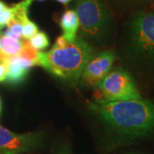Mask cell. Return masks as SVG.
<instances>
[{"mask_svg":"<svg viewBox=\"0 0 154 154\" xmlns=\"http://www.w3.org/2000/svg\"><path fill=\"white\" fill-rule=\"evenodd\" d=\"M22 33H23V24L18 21L13 20L7 26V30L5 34L18 39H22L23 38Z\"/></svg>","mask_w":154,"mask_h":154,"instance_id":"cell-12","label":"cell"},{"mask_svg":"<svg viewBox=\"0 0 154 154\" xmlns=\"http://www.w3.org/2000/svg\"><path fill=\"white\" fill-rule=\"evenodd\" d=\"M58 154H71L68 150L66 149H63V150H61L60 152H59V153Z\"/></svg>","mask_w":154,"mask_h":154,"instance_id":"cell-20","label":"cell"},{"mask_svg":"<svg viewBox=\"0 0 154 154\" xmlns=\"http://www.w3.org/2000/svg\"><path fill=\"white\" fill-rule=\"evenodd\" d=\"M7 58H8V57H7L6 56H5L3 53H1V52H0V63H4V62H5Z\"/></svg>","mask_w":154,"mask_h":154,"instance_id":"cell-19","label":"cell"},{"mask_svg":"<svg viewBox=\"0 0 154 154\" xmlns=\"http://www.w3.org/2000/svg\"><path fill=\"white\" fill-rule=\"evenodd\" d=\"M7 78V65L5 62L0 63V82H4Z\"/></svg>","mask_w":154,"mask_h":154,"instance_id":"cell-16","label":"cell"},{"mask_svg":"<svg viewBox=\"0 0 154 154\" xmlns=\"http://www.w3.org/2000/svg\"><path fill=\"white\" fill-rule=\"evenodd\" d=\"M15 6H7L3 11L0 12V28L3 29L7 27L15 17Z\"/></svg>","mask_w":154,"mask_h":154,"instance_id":"cell-13","label":"cell"},{"mask_svg":"<svg viewBox=\"0 0 154 154\" xmlns=\"http://www.w3.org/2000/svg\"><path fill=\"white\" fill-rule=\"evenodd\" d=\"M89 109L116 132L127 137L146 135L154 130V103L135 99L88 102Z\"/></svg>","mask_w":154,"mask_h":154,"instance_id":"cell-1","label":"cell"},{"mask_svg":"<svg viewBox=\"0 0 154 154\" xmlns=\"http://www.w3.org/2000/svg\"><path fill=\"white\" fill-rule=\"evenodd\" d=\"M38 32V28L35 22L30 21L29 19L23 23V33L22 36L24 39H30Z\"/></svg>","mask_w":154,"mask_h":154,"instance_id":"cell-15","label":"cell"},{"mask_svg":"<svg viewBox=\"0 0 154 154\" xmlns=\"http://www.w3.org/2000/svg\"><path fill=\"white\" fill-rule=\"evenodd\" d=\"M25 41L13 38L5 33L0 35V52L7 57L18 56L22 51Z\"/></svg>","mask_w":154,"mask_h":154,"instance_id":"cell-10","label":"cell"},{"mask_svg":"<svg viewBox=\"0 0 154 154\" xmlns=\"http://www.w3.org/2000/svg\"><path fill=\"white\" fill-rule=\"evenodd\" d=\"M57 2H58V3H60L62 5H67L68 4H69L70 2H71L72 0H55Z\"/></svg>","mask_w":154,"mask_h":154,"instance_id":"cell-17","label":"cell"},{"mask_svg":"<svg viewBox=\"0 0 154 154\" xmlns=\"http://www.w3.org/2000/svg\"><path fill=\"white\" fill-rule=\"evenodd\" d=\"M30 45L38 51L45 50L50 45V40L47 34L45 32H39L33 35L30 39H28Z\"/></svg>","mask_w":154,"mask_h":154,"instance_id":"cell-11","label":"cell"},{"mask_svg":"<svg viewBox=\"0 0 154 154\" xmlns=\"http://www.w3.org/2000/svg\"><path fill=\"white\" fill-rule=\"evenodd\" d=\"M97 88L101 94L99 101L112 102L141 98L131 75L121 68L110 70Z\"/></svg>","mask_w":154,"mask_h":154,"instance_id":"cell-4","label":"cell"},{"mask_svg":"<svg viewBox=\"0 0 154 154\" xmlns=\"http://www.w3.org/2000/svg\"><path fill=\"white\" fill-rule=\"evenodd\" d=\"M149 3H151L152 5H154V0H147Z\"/></svg>","mask_w":154,"mask_h":154,"instance_id":"cell-21","label":"cell"},{"mask_svg":"<svg viewBox=\"0 0 154 154\" xmlns=\"http://www.w3.org/2000/svg\"><path fill=\"white\" fill-rule=\"evenodd\" d=\"M37 55H38V51L33 48L30 44L28 43V41H25V44L23 45L21 53L19 54V56H21L22 57L27 59L28 61L33 62V63L35 64V66H38V63H37Z\"/></svg>","mask_w":154,"mask_h":154,"instance_id":"cell-14","label":"cell"},{"mask_svg":"<svg viewBox=\"0 0 154 154\" xmlns=\"http://www.w3.org/2000/svg\"><path fill=\"white\" fill-rule=\"evenodd\" d=\"M5 63L7 65V78L5 82L13 86L23 82L28 77L32 67L35 66L33 62L27 60L19 55L8 57Z\"/></svg>","mask_w":154,"mask_h":154,"instance_id":"cell-8","label":"cell"},{"mask_svg":"<svg viewBox=\"0 0 154 154\" xmlns=\"http://www.w3.org/2000/svg\"><path fill=\"white\" fill-rule=\"evenodd\" d=\"M116 56L111 51H105L94 56L83 69L80 82L88 88H96L111 70Z\"/></svg>","mask_w":154,"mask_h":154,"instance_id":"cell-7","label":"cell"},{"mask_svg":"<svg viewBox=\"0 0 154 154\" xmlns=\"http://www.w3.org/2000/svg\"><path fill=\"white\" fill-rule=\"evenodd\" d=\"M44 139L42 132L14 133L0 126V154H22L38 149Z\"/></svg>","mask_w":154,"mask_h":154,"instance_id":"cell-6","label":"cell"},{"mask_svg":"<svg viewBox=\"0 0 154 154\" xmlns=\"http://www.w3.org/2000/svg\"><path fill=\"white\" fill-rule=\"evenodd\" d=\"M94 53L93 46L82 38L69 41L59 36L50 51H38L37 63L50 74L75 86Z\"/></svg>","mask_w":154,"mask_h":154,"instance_id":"cell-2","label":"cell"},{"mask_svg":"<svg viewBox=\"0 0 154 154\" xmlns=\"http://www.w3.org/2000/svg\"><path fill=\"white\" fill-rule=\"evenodd\" d=\"M130 44L134 51L146 59H154V11L135 14L130 25Z\"/></svg>","mask_w":154,"mask_h":154,"instance_id":"cell-5","label":"cell"},{"mask_svg":"<svg viewBox=\"0 0 154 154\" xmlns=\"http://www.w3.org/2000/svg\"><path fill=\"white\" fill-rule=\"evenodd\" d=\"M6 7H7V5H6L5 3L3 0H0V12L3 11L5 8H6Z\"/></svg>","mask_w":154,"mask_h":154,"instance_id":"cell-18","label":"cell"},{"mask_svg":"<svg viewBox=\"0 0 154 154\" xmlns=\"http://www.w3.org/2000/svg\"><path fill=\"white\" fill-rule=\"evenodd\" d=\"M2 29H1V28H0V35H2Z\"/></svg>","mask_w":154,"mask_h":154,"instance_id":"cell-23","label":"cell"},{"mask_svg":"<svg viewBox=\"0 0 154 154\" xmlns=\"http://www.w3.org/2000/svg\"><path fill=\"white\" fill-rule=\"evenodd\" d=\"M59 26L63 31V37L69 41H73L77 38L79 30V20L74 10H67L60 17Z\"/></svg>","mask_w":154,"mask_h":154,"instance_id":"cell-9","label":"cell"},{"mask_svg":"<svg viewBox=\"0 0 154 154\" xmlns=\"http://www.w3.org/2000/svg\"><path fill=\"white\" fill-rule=\"evenodd\" d=\"M1 110H2V104H1V99H0V114H1Z\"/></svg>","mask_w":154,"mask_h":154,"instance_id":"cell-22","label":"cell"},{"mask_svg":"<svg viewBox=\"0 0 154 154\" xmlns=\"http://www.w3.org/2000/svg\"><path fill=\"white\" fill-rule=\"evenodd\" d=\"M76 13L81 33L93 39H99L110 27V15L104 0H76Z\"/></svg>","mask_w":154,"mask_h":154,"instance_id":"cell-3","label":"cell"},{"mask_svg":"<svg viewBox=\"0 0 154 154\" xmlns=\"http://www.w3.org/2000/svg\"><path fill=\"white\" fill-rule=\"evenodd\" d=\"M36 1H38V2H43L45 0H36Z\"/></svg>","mask_w":154,"mask_h":154,"instance_id":"cell-24","label":"cell"}]
</instances>
